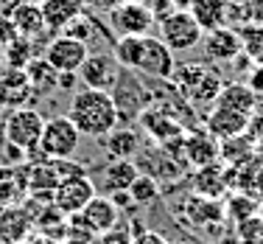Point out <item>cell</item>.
Segmentation results:
<instances>
[{"label": "cell", "instance_id": "cell-5", "mask_svg": "<svg viewBox=\"0 0 263 244\" xmlns=\"http://www.w3.org/2000/svg\"><path fill=\"white\" fill-rule=\"evenodd\" d=\"M45 129V118L40 110L34 107H20V110H9L3 121V141L20 146L28 158L40 160L45 154H40V137Z\"/></svg>", "mask_w": 263, "mask_h": 244}, {"label": "cell", "instance_id": "cell-9", "mask_svg": "<svg viewBox=\"0 0 263 244\" xmlns=\"http://www.w3.org/2000/svg\"><path fill=\"white\" fill-rule=\"evenodd\" d=\"M109 31L115 37H143L152 34L154 17L143 6V0H121L112 11H106Z\"/></svg>", "mask_w": 263, "mask_h": 244}, {"label": "cell", "instance_id": "cell-24", "mask_svg": "<svg viewBox=\"0 0 263 244\" xmlns=\"http://www.w3.org/2000/svg\"><path fill=\"white\" fill-rule=\"evenodd\" d=\"M23 73L28 76V84H31V90H34V96H48V93L56 90L59 71H53L45 56H34V59L23 67Z\"/></svg>", "mask_w": 263, "mask_h": 244}, {"label": "cell", "instance_id": "cell-4", "mask_svg": "<svg viewBox=\"0 0 263 244\" xmlns=\"http://www.w3.org/2000/svg\"><path fill=\"white\" fill-rule=\"evenodd\" d=\"M118 222H121V211L115 208V202L104 194H96L79 214L67 216V236L96 239V236L112 230Z\"/></svg>", "mask_w": 263, "mask_h": 244}, {"label": "cell", "instance_id": "cell-41", "mask_svg": "<svg viewBox=\"0 0 263 244\" xmlns=\"http://www.w3.org/2000/svg\"><path fill=\"white\" fill-rule=\"evenodd\" d=\"M59 244H92V239H79V236H65Z\"/></svg>", "mask_w": 263, "mask_h": 244}, {"label": "cell", "instance_id": "cell-7", "mask_svg": "<svg viewBox=\"0 0 263 244\" xmlns=\"http://www.w3.org/2000/svg\"><path fill=\"white\" fill-rule=\"evenodd\" d=\"M157 26H160V40L165 42L174 54L196 48L204 37V31L196 23V17H193L191 11H182V9H174L168 17H162Z\"/></svg>", "mask_w": 263, "mask_h": 244}, {"label": "cell", "instance_id": "cell-44", "mask_svg": "<svg viewBox=\"0 0 263 244\" xmlns=\"http://www.w3.org/2000/svg\"><path fill=\"white\" fill-rule=\"evenodd\" d=\"M20 3H31V6H42L45 0H20Z\"/></svg>", "mask_w": 263, "mask_h": 244}, {"label": "cell", "instance_id": "cell-22", "mask_svg": "<svg viewBox=\"0 0 263 244\" xmlns=\"http://www.w3.org/2000/svg\"><path fill=\"white\" fill-rule=\"evenodd\" d=\"M140 174L135 160H109L101 171V185L106 194L115 191H129V185L135 183V177Z\"/></svg>", "mask_w": 263, "mask_h": 244}, {"label": "cell", "instance_id": "cell-3", "mask_svg": "<svg viewBox=\"0 0 263 244\" xmlns=\"http://www.w3.org/2000/svg\"><path fill=\"white\" fill-rule=\"evenodd\" d=\"M174 81V90H179V96H185L191 104H196V107H204V104L216 101L218 90H221V76H218V71H213V67H204L199 65V62H187V65H177L171 73Z\"/></svg>", "mask_w": 263, "mask_h": 244}, {"label": "cell", "instance_id": "cell-37", "mask_svg": "<svg viewBox=\"0 0 263 244\" xmlns=\"http://www.w3.org/2000/svg\"><path fill=\"white\" fill-rule=\"evenodd\" d=\"M118 3H121V0H81V6L96 11V14H106V11H112Z\"/></svg>", "mask_w": 263, "mask_h": 244}, {"label": "cell", "instance_id": "cell-13", "mask_svg": "<svg viewBox=\"0 0 263 244\" xmlns=\"http://www.w3.org/2000/svg\"><path fill=\"white\" fill-rule=\"evenodd\" d=\"M199 45H202L204 56H208L213 65H224V62H233L235 56H241V51H243L238 28H230V26L204 31V37H202V42H199Z\"/></svg>", "mask_w": 263, "mask_h": 244}, {"label": "cell", "instance_id": "cell-6", "mask_svg": "<svg viewBox=\"0 0 263 244\" xmlns=\"http://www.w3.org/2000/svg\"><path fill=\"white\" fill-rule=\"evenodd\" d=\"M140 73L135 71H126V67H121V76H118L115 87L109 90L112 101H115L118 107V118L121 121H132V118H140V112L146 107H152V93L146 90V84H143Z\"/></svg>", "mask_w": 263, "mask_h": 244}, {"label": "cell", "instance_id": "cell-2", "mask_svg": "<svg viewBox=\"0 0 263 244\" xmlns=\"http://www.w3.org/2000/svg\"><path fill=\"white\" fill-rule=\"evenodd\" d=\"M67 118L73 121V127L79 129L81 137H104L121 124L118 118V107L112 101V96L106 90H90L81 87L73 93L70 107H67Z\"/></svg>", "mask_w": 263, "mask_h": 244}, {"label": "cell", "instance_id": "cell-27", "mask_svg": "<svg viewBox=\"0 0 263 244\" xmlns=\"http://www.w3.org/2000/svg\"><path fill=\"white\" fill-rule=\"evenodd\" d=\"M34 228H36V233L48 236V239H56V241H62V239L67 236V216L62 214L59 208H53V205H48V208L42 211L40 216H36Z\"/></svg>", "mask_w": 263, "mask_h": 244}, {"label": "cell", "instance_id": "cell-29", "mask_svg": "<svg viewBox=\"0 0 263 244\" xmlns=\"http://www.w3.org/2000/svg\"><path fill=\"white\" fill-rule=\"evenodd\" d=\"M34 56V42L26 37H14L11 42H6V67H11V71H23Z\"/></svg>", "mask_w": 263, "mask_h": 244}, {"label": "cell", "instance_id": "cell-40", "mask_svg": "<svg viewBox=\"0 0 263 244\" xmlns=\"http://www.w3.org/2000/svg\"><path fill=\"white\" fill-rule=\"evenodd\" d=\"M26 244H59V241H56V239H48V236H42V233H31Z\"/></svg>", "mask_w": 263, "mask_h": 244}, {"label": "cell", "instance_id": "cell-32", "mask_svg": "<svg viewBox=\"0 0 263 244\" xmlns=\"http://www.w3.org/2000/svg\"><path fill=\"white\" fill-rule=\"evenodd\" d=\"M238 241L241 244H263V219L249 216L238 222Z\"/></svg>", "mask_w": 263, "mask_h": 244}, {"label": "cell", "instance_id": "cell-30", "mask_svg": "<svg viewBox=\"0 0 263 244\" xmlns=\"http://www.w3.org/2000/svg\"><path fill=\"white\" fill-rule=\"evenodd\" d=\"M238 34H241V45H243V54L249 56V62L263 65V26L249 23V26L238 28Z\"/></svg>", "mask_w": 263, "mask_h": 244}, {"label": "cell", "instance_id": "cell-1", "mask_svg": "<svg viewBox=\"0 0 263 244\" xmlns=\"http://www.w3.org/2000/svg\"><path fill=\"white\" fill-rule=\"evenodd\" d=\"M112 56L118 59V65L126 71L143 73L148 79L168 81L177 67L174 51L160 40V37L143 34V37H118L112 45Z\"/></svg>", "mask_w": 263, "mask_h": 244}, {"label": "cell", "instance_id": "cell-33", "mask_svg": "<svg viewBox=\"0 0 263 244\" xmlns=\"http://www.w3.org/2000/svg\"><path fill=\"white\" fill-rule=\"evenodd\" d=\"M92 244H132V233H129V224L126 222H118L112 230H106V233L96 236Z\"/></svg>", "mask_w": 263, "mask_h": 244}, {"label": "cell", "instance_id": "cell-31", "mask_svg": "<svg viewBox=\"0 0 263 244\" xmlns=\"http://www.w3.org/2000/svg\"><path fill=\"white\" fill-rule=\"evenodd\" d=\"M98 26V20L92 14H87V9H81L76 17H73L70 23H67L65 28L59 31V34H65V37H73V40H79V42H87L90 45V40H92V31H96Z\"/></svg>", "mask_w": 263, "mask_h": 244}, {"label": "cell", "instance_id": "cell-14", "mask_svg": "<svg viewBox=\"0 0 263 244\" xmlns=\"http://www.w3.org/2000/svg\"><path fill=\"white\" fill-rule=\"evenodd\" d=\"M3 17L11 23L17 37H26V40L36 42L40 37L48 34L45 20H42V9L31 3H20V0H11L9 6L3 9Z\"/></svg>", "mask_w": 263, "mask_h": 244}, {"label": "cell", "instance_id": "cell-12", "mask_svg": "<svg viewBox=\"0 0 263 244\" xmlns=\"http://www.w3.org/2000/svg\"><path fill=\"white\" fill-rule=\"evenodd\" d=\"M96 183L90 180V174H81V177H70V180H62L59 185L51 194V205L59 208L65 216H73L96 197Z\"/></svg>", "mask_w": 263, "mask_h": 244}, {"label": "cell", "instance_id": "cell-38", "mask_svg": "<svg viewBox=\"0 0 263 244\" xmlns=\"http://www.w3.org/2000/svg\"><path fill=\"white\" fill-rule=\"evenodd\" d=\"M132 244H168V239L162 233H154V230H143L140 236H135Z\"/></svg>", "mask_w": 263, "mask_h": 244}, {"label": "cell", "instance_id": "cell-43", "mask_svg": "<svg viewBox=\"0 0 263 244\" xmlns=\"http://www.w3.org/2000/svg\"><path fill=\"white\" fill-rule=\"evenodd\" d=\"M3 67H6V45L0 42V71H3Z\"/></svg>", "mask_w": 263, "mask_h": 244}, {"label": "cell", "instance_id": "cell-26", "mask_svg": "<svg viewBox=\"0 0 263 244\" xmlns=\"http://www.w3.org/2000/svg\"><path fill=\"white\" fill-rule=\"evenodd\" d=\"M185 216L191 219L193 224H216V222H221V216H224V208H221V202H216V199H210V197H191L187 199V205H185Z\"/></svg>", "mask_w": 263, "mask_h": 244}, {"label": "cell", "instance_id": "cell-36", "mask_svg": "<svg viewBox=\"0 0 263 244\" xmlns=\"http://www.w3.org/2000/svg\"><path fill=\"white\" fill-rule=\"evenodd\" d=\"M247 84L258 98H263V65H252L247 71Z\"/></svg>", "mask_w": 263, "mask_h": 244}, {"label": "cell", "instance_id": "cell-28", "mask_svg": "<svg viewBox=\"0 0 263 244\" xmlns=\"http://www.w3.org/2000/svg\"><path fill=\"white\" fill-rule=\"evenodd\" d=\"M160 183L154 177H148V174H137L135 177V183L129 185V197H132V202L137 205V208H146V205H154L160 199Z\"/></svg>", "mask_w": 263, "mask_h": 244}, {"label": "cell", "instance_id": "cell-10", "mask_svg": "<svg viewBox=\"0 0 263 244\" xmlns=\"http://www.w3.org/2000/svg\"><path fill=\"white\" fill-rule=\"evenodd\" d=\"M118 76H121V65L118 59L112 56V51H96V54H87L84 65L79 67V81L81 87H90V90H106L109 93L115 87Z\"/></svg>", "mask_w": 263, "mask_h": 244}, {"label": "cell", "instance_id": "cell-23", "mask_svg": "<svg viewBox=\"0 0 263 244\" xmlns=\"http://www.w3.org/2000/svg\"><path fill=\"white\" fill-rule=\"evenodd\" d=\"M40 9H42V20H45L48 34H59L84 6H81V0H45Z\"/></svg>", "mask_w": 263, "mask_h": 244}, {"label": "cell", "instance_id": "cell-18", "mask_svg": "<svg viewBox=\"0 0 263 244\" xmlns=\"http://www.w3.org/2000/svg\"><path fill=\"white\" fill-rule=\"evenodd\" d=\"M34 233V219L26 214L20 202L0 208V241H28Z\"/></svg>", "mask_w": 263, "mask_h": 244}, {"label": "cell", "instance_id": "cell-21", "mask_svg": "<svg viewBox=\"0 0 263 244\" xmlns=\"http://www.w3.org/2000/svg\"><path fill=\"white\" fill-rule=\"evenodd\" d=\"M104 149L112 160H135L140 152V135L132 127H115L109 135H104Z\"/></svg>", "mask_w": 263, "mask_h": 244}, {"label": "cell", "instance_id": "cell-42", "mask_svg": "<svg viewBox=\"0 0 263 244\" xmlns=\"http://www.w3.org/2000/svg\"><path fill=\"white\" fill-rule=\"evenodd\" d=\"M193 3H196V0H174V9H182V11H191V9H193Z\"/></svg>", "mask_w": 263, "mask_h": 244}, {"label": "cell", "instance_id": "cell-20", "mask_svg": "<svg viewBox=\"0 0 263 244\" xmlns=\"http://www.w3.org/2000/svg\"><path fill=\"white\" fill-rule=\"evenodd\" d=\"M154 152V158L157 160H152L148 158V152H137L140 154V160H135L137 163V168H140V174H148V177H154L160 183V180H177V177H182V166L177 163V158L174 154H168L165 149H152Z\"/></svg>", "mask_w": 263, "mask_h": 244}, {"label": "cell", "instance_id": "cell-8", "mask_svg": "<svg viewBox=\"0 0 263 244\" xmlns=\"http://www.w3.org/2000/svg\"><path fill=\"white\" fill-rule=\"evenodd\" d=\"M79 143H81V135L67 115L45 118V129H42V137H40V154H45L51 160L73 158Z\"/></svg>", "mask_w": 263, "mask_h": 244}, {"label": "cell", "instance_id": "cell-17", "mask_svg": "<svg viewBox=\"0 0 263 244\" xmlns=\"http://www.w3.org/2000/svg\"><path fill=\"white\" fill-rule=\"evenodd\" d=\"M258 101L260 98L249 90L247 81H224L213 104H216V107H227L233 112H241V115H247V118H255L258 115Z\"/></svg>", "mask_w": 263, "mask_h": 244}, {"label": "cell", "instance_id": "cell-25", "mask_svg": "<svg viewBox=\"0 0 263 244\" xmlns=\"http://www.w3.org/2000/svg\"><path fill=\"white\" fill-rule=\"evenodd\" d=\"M191 14L196 17V23L202 26V31H213L227 26V0H196L191 9Z\"/></svg>", "mask_w": 263, "mask_h": 244}, {"label": "cell", "instance_id": "cell-11", "mask_svg": "<svg viewBox=\"0 0 263 244\" xmlns=\"http://www.w3.org/2000/svg\"><path fill=\"white\" fill-rule=\"evenodd\" d=\"M87 54H90L87 42H79V40L65 37V34H53L45 45V59L59 73H79V67L84 65Z\"/></svg>", "mask_w": 263, "mask_h": 244}, {"label": "cell", "instance_id": "cell-15", "mask_svg": "<svg viewBox=\"0 0 263 244\" xmlns=\"http://www.w3.org/2000/svg\"><path fill=\"white\" fill-rule=\"evenodd\" d=\"M34 98L36 96H34V90L28 84V76L23 71H11V67L0 71V110L31 107Z\"/></svg>", "mask_w": 263, "mask_h": 244}, {"label": "cell", "instance_id": "cell-34", "mask_svg": "<svg viewBox=\"0 0 263 244\" xmlns=\"http://www.w3.org/2000/svg\"><path fill=\"white\" fill-rule=\"evenodd\" d=\"M227 216L235 219V222H243V219L255 216V202L249 197H235L233 202L227 205Z\"/></svg>", "mask_w": 263, "mask_h": 244}, {"label": "cell", "instance_id": "cell-45", "mask_svg": "<svg viewBox=\"0 0 263 244\" xmlns=\"http://www.w3.org/2000/svg\"><path fill=\"white\" fill-rule=\"evenodd\" d=\"M3 244H26V241H3Z\"/></svg>", "mask_w": 263, "mask_h": 244}, {"label": "cell", "instance_id": "cell-19", "mask_svg": "<svg viewBox=\"0 0 263 244\" xmlns=\"http://www.w3.org/2000/svg\"><path fill=\"white\" fill-rule=\"evenodd\" d=\"M216 158H218V141L208 129L204 132L182 135V160H187L191 166H196V168L210 166V163H216Z\"/></svg>", "mask_w": 263, "mask_h": 244}, {"label": "cell", "instance_id": "cell-35", "mask_svg": "<svg viewBox=\"0 0 263 244\" xmlns=\"http://www.w3.org/2000/svg\"><path fill=\"white\" fill-rule=\"evenodd\" d=\"M143 6H146L148 14L154 17V23H160L162 17H168L174 11V0H143Z\"/></svg>", "mask_w": 263, "mask_h": 244}, {"label": "cell", "instance_id": "cell-46", "mask_svg": "<svg viewBox=\"0 0 263 244\" xmlns=\"http://www.w3.org/2000/svg\"><path fill=\"white\" fill-rule=\"evenodd\" d=\"M0 244H3V241H0Z\"/></svg>", "mask_w": 263, "mask_h": 244}, {"label": "cell", "instance_id": "cell-39", "mask_svg": "<svg viewBox=\"0 0 263 244\" xmlns=\"http://www.w3.org/2000/svg\"><path fill=\"white\" fill-rule=\"evenodd\" d=\"M79 81V73H59V79H56V90H76Z\"/></svg>", "mask_w": 263, "mask_h": 244}, {"label": "cell", "instance_id": "cell-16", "mask_svg": "<svg viewBox=\"0 0 263 244\" xmlns=\"http://www.w3.org/2000/svg\"><path fill=\"white\" fill-rule=\"evenodd\" d=\"M249 121H252V118L241 115V112H233L227 107H216V104H213V110L208 112V118H204V129H208L216 141H233V137H241L247 132Z\"/></svg>", "mask_w": 263, "mask_h": 244}]
</instances>
